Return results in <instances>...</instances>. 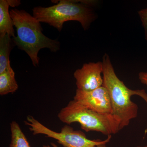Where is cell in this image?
<instances>
[{"instance_id": "6da1fadb", "label": "cell", "mask_w": 147, "mask_h": 147, "mask_svg": "<svg viewBox=\"0 0 147 147\" xmlns=\"http://www.w3.org/2000/svg\"><path fill=\"white\" fill-rule=\"evenodd\" d=\"M102 63V86L108 90L112 105V115L119 121L121 130L128 126L131 120L138 115V105L131 100V96H139L147 103V94L144 90L128 88L119 79L108 54L103 56Z\"/></svg>"}, {"instance_id": "7a4b0ae2", "label": "cell", "mask_w": 147, "mask_h": 147, "mask_svg": "<svg viewBox=\"0 0 147 147\" xmlns=\"http://www.w3.org/2000/svg\"><path fill=\"white\" fill-rule=\"evenodd\" d=\"M9 12L17 32L12 41L19 49L28 55L34 66L39 65L38 54L41 49L48 48L53 52L59 50V42L42 33L40 22L36 18L25 10L14 9Z\"/></svg>"}, {"instance_id": "3957f363", "label": "cell", "mask_w": 147, "mask_h": 147, "mask_svg": "<svg viewBox=\"0 0 147 147\" xmlns=\"http://www.w3.org/2000/svg\"><path fill=\"white\" fill-rule=\"evenodd\" d=\"M90 1H59L56 5L47 7H37L33 9V16L40 22L47 23L61 32L65 22H79L84 30H88L94 21L95 15L90 7Z\"/></svg>"}, {"instance_id": "277c9868", "label": "cell", "mask_w": 147, "mask_h": 147, "mask_svg": "<svg viewBox=\"0 0 147 147\" xmlns=\"http://www.w3.org/2000/svg\"><path fill=\"white\" fill-rule=\"evenodd\" d=\"M62 122L80 124L85 131H96L107 136L120 130V123L112 114H102L93 111L73 100L62 109L58 115Z\"/></svg>"}, {"instance_id": "5b68a950", "label": "cell", "mask_w": 147, "mask_h": 147, "mask_svg": "<svg viewBox=\"0 0 147 147\" xmlns=\"http://www.w3.org/2000/svg\"><path fill=\"white\" fill-rule=\"evenodd\" d=\"M25 122L34 135L44 134L56 139L64 147H96L108 144L112 137L110 135L104 140H90L82 131L74 130L67 125L63 127L60 132H56L44 126L32 116H28Z\"/></svg>"}, {"instance_id": "8992f818", "label": "cell", "mask_w": 147, "mask_h": 147, "mask_svg": "<svg viewBox=\"0 0 147 147\" xmlns=\"http://www.w3.org/2000/svg\"><path fill=\"white\" fill-rule=\"evenodd\" d=\"M74 100L97 113L112 114L110 96L107 90L103 86L91 91L77 89Z\"/></svg>"}, {"instance_id": "52a82bcc", "label": "cell", "mask_w": 147, "mask_h": 147, "mask_svg": "<svg viewBox=\"0 0 147 147\" xmlns=\"http://www.w3.org/2000/svg\"><path fill=\"white\" fill-rule=\"evenodd\" d=\"M102 62L84 64L82 68L76 70L74 74L77 89L91 91L102 86Z\"/></svg>"}, {"instance_id": "ba28073f", "label": "cell", "mask_w": 147, "mask_h": 147, "mask_svg": "<svg viewBox=\"0 0 147 147\" xmlns=\"http://www.w3.org/2000/svg\"><path fill=\"white\" fill-rule=\"evenodd\" d=\"M8 3L6 0L0 1V35L7 34L11 37L15 36L13 23L9 11Z\"/></svg>"}, {"instance_id": "9c48e42d", "label": "cell", "mask_w": 147, "mask_h": 147, "mask_svg": "<svg viewBox=\"0 0 147 147\" xmlns=\"http://www.w3.org/2000/svg\"><path fill=\"white\" fill-rule=\"evenodd\" d=\"M11 38L7 34L0 35V74L11 68L9 61L12 47Z\"/></svg>"}, {"instance_id": "30bf717a", "label": "cell", "mask_w": 147, "mask_h": 147, "mask_svg": "<svg viewBox=\"0 0 147 147\" xmlns=\"http://www.w3.org/2000/svg\"><path fill=\"white\" fill-rule=\"evenodd\" d=\"M15 74L12 68L0 74V94L5 95L13 93L18 90Z\"/></svg>"}, {"instance_id": "8fae6325", "label": "cell", "mask_w": 147, "mask_h": 147, "mask_svg": "<svg viewBox=\"0 0 147 147\" xmlns=\"http://www.w3.org/2000/svg\"><path fill=\"white\" fill-rule=\"evenodd\" d=\"M10 130L11 140L9 147H30L21 127L15 121L10 123Z\"/></svg>"}, {"instance_id": "7c38bea8", "label": "cell", "mask_w": 147, "mask_h": 147, "mask_svg": "<svg viewBox=\"0 0 147 147\" xmlns=\"http://www.w3.org/2000/svg\"><path fill=\"white\" fill-rule=\"evenodd\" d=\"M138 13L144 29L145 38L147 41V8L141 9L138 11Z\"/></svg>"}, {"instance_id": "4fadbf2b", "label": "cell", "mask_w": 147, "mask_h": 147, "mask_svg": "<svg viewBox=\"0 0 147 147\" xmlns=\"http://www.w3.org/2000/svg\"><path fill=\"white\" fill-rule=\"evenodd\" d=\"M139 78L142 84L147 86V72H141L139 74Z\"/></svg>"}, {"instance_id": "5bb4252c", "label": "cell", "mask_w": 147, "mask_h": 147, "mask_svg": "<svg viewBox=\"0 0 147 147\" xmlns=\"http://www.w3.org/2000/svg\"><path fill=\"white\" fill-rule=\"evenodd\" d=\"M7 2L9 6L12 7H15L18 6L21 4V1H16V0H8Z\"/></svg>"}, {"instance_id": "9a60e30c", "label": "cell", "mask_w": 147, "mask_h": 147, "mask_svg": "<svg viewBox=\"0 0 147 147\" xmlns=\"http://www.w3.org/2000/svg\"><path fill=\"white\" fill-rule=\"evenodd\" d=\"M51 145L52 146V147L50 146L49 145H44L42 147H58V146H57V145L55 144L54 143H51Z\"/></svg>"}, {"instance_id": "2e32d148", "label": "cell", "mask_w": 147, "mask_h": 147, "mask_svg": "<svg viewBox=\"0 0 147 147\" xmlns=\"http://www.w3.org/2000/svg\"><path fill=\"white\" fill-rule=\"evenodd\" d=\"M106 145V144L100 145H99V146H97L96 147H107Z\"/></svg>"}, {"instance_id": "e0dca14e", "label": "cell", "mask_w": 147, "mask_h": 147, "mask_svg": "<svg viewBox=\"0 0 147 147\" xmlns=\"http://www.w3.org/2000/svg\"><path fill=\"white\" fill-rule=\"evenodd\" d=\"M136 147H147V145H146V146H137Z\"/></svg>"}]
</instances>
